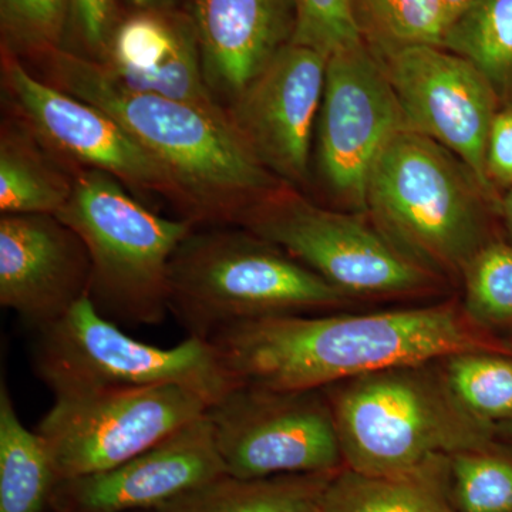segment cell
Masks as SVG:
<instances>
[{"label":"cell","instance_id":"obj_1","mask_svg":"<svg viewBox=\"0 0 512 512\" xmlns=\"http://www.w3.org/2000/svg\"><path fill=\"white\" fill-rule=\"evenodd\" d=\"M239 384L309 392L349 379L493 349L451 308L268 316L208 340Z\"/></svg>","mask_w":512,"mask_h":512},{"label":"cell","instance_id":"obj_2","mask_svg":"<svg viewBox=\"0 0 512 512\" xmlns=\"http://www.w3.org/2000/svg\"><path fill=\"white\" fill-rule=\"evenodd\" d=\"M43 57L53 86L109 114L160 164L195 227L238 224L249 208L279 190L278 178L238 136L227 110L134 92L96 60L62 49Z\"/></svg>","mask_w":512,"mask_h":512},{"label":"cell","instance_id":"obj_3","mask_svg":"<svg viewBox=\"0 0 512 512\" xmlns=\"http://www.w3.org/2000/svg\"><path fill=\"white\" fill-rule=\"evenodd\" d=\"M346 295L281 248L224 225L192 229L171 259L170 313L188 338L211 340L239 323L339 305Z\"/></svg>","mask_w":512,"mask_h":512},{"label":"cell","instance_id":"obj_4","mask_svg":"<svg viewBox=\"0 0 512 512\" xmlns=\"http://www.w3.org/2000/svg\"><path fill=\"white\" fill-rule=\"evenodd\" d=\"M124 187L104 171H80L56 217L87 249L97 311L117 325H158L170 312L171 259L197 227L148 210Z\"/></svg>","mask_w":512,"mask_h":512},{"label":"cell","instance_id":"obj_5","mask_svg":"<svg viewBox=\"0 0 512 512\" xmlns=\"http://www.w3.org/2000/svg\"><path fill=\"white\" fill-rule=\"evenodd\" d=\"M330 409L343 460L367 476L429 473L444 454L483 450L488 441L485 421L414 367L356 377Z\"/></svg>","mask_w":512,"mask_h":512},{"label":"cell","instance_id":"obj_6","mask_svg":"<svg viewBox=\"0 0 512 512\" xmlns=\"http://www.w3.org/2000/svg\"><path fill=\"white\" fill-rule=\"evenodd\" d=\"M493 201L470 170L431 138L404 128L376 158L366 210L416 261L466 265L485 238V207Z\"/></svg>","mask_w":512,"mask_h":512},{"label":"cell","instance_id":"obj_7","mask_svg":"<svg viewBox=\"0 0 512 512\" xmlns=\"http://www.w3.org/2000/svg\"><path fill=\"white\" fill-rule=\"evenodd\" d=\"M36 332L33 367L55 399L181 384L211 406L239 386L208 340L187 338L168 349L140 342L101 315L89 295Z\"/></svg>","mask_w":512,"mask_h":512},{"label":"cell","instance_id":"obj_8","mask_svg":"<svg viewBox=\"0 0 512 512\" xmlns=\"http://www.w3.org/2000/svg\"><path fill=\"white\" fill-rule=\"evenodd\" d=\"M210 403L181 384L57 397L40 420L57 480L120 466L204 416Z\"/></svg>","mask_w":512,"mask_h":512},{"label":"cell","instance_id":"obj_9","mask_svg":"<svg viewBox=\"0 0 512 512\" xmlns=\"http://www.w3.org/2000/svg\"><path fill=\"white\" fill-rule=\"evenodd\" d=\"M345 293H399L429 284L426 271L355 217L281 190L238 222Z\"/></svg>","mask_w":512,"mask_h":512},{"label":"cell","instance_id":"obj_10","mask_svg":"<svg viewBox=\"0 0 512 512\" xmlns=\"http://www.w3.org/2000/svg\"><path fill=\"white\" fill-rule=\"evenodd\" d=\"M225 473L238 478L330 473L342 463L332 409L315 393L239 384L207 410Z\"/></svg>","mask_w":512,"mask_h":512},{"label":"cell","instance_id":"obj_11","mask_svg":"<svg viewBox=\"0 0 512 512\" xmlns=\"http://www.w3.org/2000/svg\"><path fill=\"white\" fill-rule=\"evenodd\" d=\"M380 59L407 128L460 158L501 211L485 161L501 100L484 74L440 46L406 47Z\"/></svg>","mask_w":512,"mask_h":512},{"label":"cell","instance_id":"obj_12","mask_svg":"<svg viewBox=\"0 0 512 512\" xmlns=\"http://www.w3.org/2000/svg\"><path fill=\"white\" fill-rule=\"evenodd\" d=\"M407 128L382 59L366 42L328 59L318 116L319 173L339 200L366 210L376 158Z\"/></svg>","mask_w":512,"mask_h":512},{"label":"cell","instance_id":"obj_13","mask_svg":"<svg viewBox=\"0 0 512 512\" xmlns=\"http://www.w3.org/2000/svg\"><path fill=\"white\" fill-rule=\"evenodd\" d=\"M3 84L39 140L87 170H99L133 190L177 202L173 181L113 117L79 97L36 79L3 50Z\"/></svg>","mask_w":512,"mask_h":512},{"label":"cell","instance_id":"obj_14","mask_svg":"<svg viewBox=\"0 0 512 512\" xmlns=\"http://www.w3.org/2000/svg\"><path fill=\"white\" fill-rule=\"evenodd\" d=\"M328 59L291 42L229 104L238 136L278 180L308 177Z\"/></svg>","mask_w":512,"mask_h":512},{"label":"cell","instance_id":"obj_15","mask_svg":"<svg viewBox=\"0 0 512 512\" xmlns=\"http://www.w3.org/2000/svg\"><path fill=\"white\" fill-rule=\"evenodd\" d=\"M225 473L207 413L120 466L59 481V512L154 510Z\"/></svg>","mask_w":512,"mask_h":512},{"label":"cell","instance_id":"obj_16","mask_svg":"<svg viewBox=\"0 0 512 512\" xmlns=\"http://www.w3.org/2000/svg\"><path fill=\"white\" fill-rule=\"evenodd\" d=\"M92 264L82 239L55 215L0 217V305L39 330L89 295Z\"/></svg>","mask_w":512,"mask_h":512},{"label":"cell","instance_id":"obj_17","mask_svg":"<svg viewBox=\"0 0 512 512\" xmlns=\"http://www.w3.org/2000/svg\"><path fill=\"white\" fill-rule=\"evenodd\" d=\"M99 63L114 82L134 92L224 111L205 80L191 16L138 10L116 26Z\"/></svg>","mask_w":512,"mask_h":512},{"label":"cell","instance_id":"obj_18","mask_svg":"<svg viewBox=\"0 0 512 512\" xmlns=\"http://www.w3.org/2000/svg\"><path fill=\"white\" fill-rule=\"evenodd\" d=\"M191 20L205 80L231 100L295 32L291 0H194Z\"/></svg>","mask_w":512,"mask_h":512},{"label":"cell","instance_id":"obj_19","mask_svg":"<svg viewBox=\"0 0 512 512\" xmlns=\"http://www.w3.org/2000/svg\"><path fill=\"white\" fill-rule=\"evenodd\" d=\"M336 471L266 478L222 476L198 485L156 512H319Z\"/></svg>","mask_w":512,"mask_h":512},{"label":"cell","instance_id":"obj_20","mask_svg":"<svg viewBox=\"0 0 512 512\" xmlns=\"http://www.w3.org/2000/svg\"><path fill=\"white\" fill-rule=\"evenodd\" d=\"M57 480L45 440L26 429L8 386L0 387V512H42Z\"/></svg>","mask_w":512,"mask_h":512},{"label":"cell","instance_id":"obj_21","mask_svg":"<svg viewBox=\"0 0 512 512\" xmlns=\"http://www.w3.org/2000/svg\"><path fill=\"white\" fill-rule=\"evenodd\" d=\"M441 47L473 64L512 106V0H473L447 26Z\"/></svg>","mask_w":512,"mask_h":512},{"label":"cell","instance_id":"obj_22","mask_svg":"<svg viewBox=\"0 0 512 512\" xmlns=\"http://www.w3.org/2000/svg\"><path fill=\"white\" fill-rule=\"evenodd\" d=\"M67 180L22 131L3 126L0 138L2 214L56 215L69 200Z\"/></svg>","mask_w":512,"mask_h":512},{"label":"cell","instance_id":"obj_23","mask_svg":"<svg viewBox=\"0 0 512 512\" xmlns=\"http://www.w3.org/2000/svg\"><path fill=\"white\" fill-rule=\"evenodd\" d=\"M319 512H453L434 471L407 477L367 476L346 468L329 481Z\"/></svg>","mask_w":512,"mask_h":512},{"label":"cell","instance_id":"obj_24","mask_svg":"<svg viewBox=\"0 0 512 512\" xmlns=\"http://www.w3.org/2000/svg\"><path fill=\"white\" fill-rule=\"evenodd\" d=\"M363 40L377 56L413 46H440L447 29L440 0H352Z\"/></svg>","mask_w":512,"mask_h":512},{"label":"cell","instance_id":"obj_25","mask_svg":"<svg viewBox=\"0 0 512 512\" xmlns=\"http://www.w3.org/2000/svg\"><path fill=\"white\" fill-rule=\"evenodd\" d=\"M448 389L477 419L512 420V360L468 352L451 356Z\"/></svg>","mask_w":512,"mask_h":512},{"label":"cell","instance_id":"obj_26","mask_svg":"<svg viewBox=\"0 0 512 512\" xmlns=\"http://www.w3.org/2000/svg\"><path fill=\"white\" fill-rule=\"evenodd\" d=\"M70 0H0L3 50L45 56L60 49Z\"/></svg>","mask_w":512,"mask_h":512},{"label":"cell","instance_id":"obj_27","mask_svg":"<svg viewBox=\"0 0 512 512\" xmlns=\"http://www.w3.org/2000/svg\"><path fill=\"white\" fill-rule=\"evenodd\" d=\"M454 491L463 512H512V461L483 450L453 458Z\"/></svg>","mask_w":512,"mask_h":512},{"label":"cell","instance_id":"obj_28","mask_svg":"<svg viewBox=\"0 0 512 512\" xmlns=\"http://www.w3.org/2000/svg\"><path fill=\"white\" fill-rule=\"evenodd\" d=\"M468 308L491 323L512 320V247L487 242L466 264Z\"/></svg>","mask_w":512,"mask_h":512},{"label":"cell","instance_id":"obj_29","mask_svg":"<svg viewBox=\"0 0 512 512\" xmlns=\"http://www.w3.org/2000/svg\"><path fill=\"white\" fill-rule=\"evenodd\" d=\"M295 13L292 43L326 57L365 42L352 0H291Z\"/></svg>","mask_w":512,"mask_h":512},{"label":"cell","instance_id":"obj_30","mask_svg":"<svg viewBox=\"0 0 512 512\" xmlns=\"http://www.w3.org/2000/svg\"><path fill=\"white\" fill-rule=\"evenodd\" d=\"M114 0H70V19L84 45L100 59L116 29Z\"/></svg>","mask_w":512,"mask_h":512},{"label":"cell","instance_id":"obj_31","mask_svg":"<svg viewBox=\"0 0 512 512\" xmlns=\"http://www.w3.org/2000/svg\"><path fill=\"white\" fill-rule=\"evenodd\" d=\"M487 173L493 184L512 187V106L498 111L487 141Z\"/></svg>","mask_w":512,"mask_h":512},{"label":"cell","instance_id":"obj_32","mask_svg":"<svg viewBox=\"0 0 512 512\" xmlns=\"http://www.w3.org/2000/svg\"><path fill=\"white\" fill-rule=\"evenodd\" d=\"M440 2L446 12L448 26L473 0H440Z\"/></svg>","mask_w":512,"mask_h":512},{"label":"cell","instance_id":"obj_33","mask_svg":"<svg viewBox=\"0 0 512 512\" xmlns=\"http://www.w3.org/2000/svg\"><path fill=\"white\" fill-rule=\"evenodd\" d=\"M501 214H503L505 224H507L508 231L512 235V187L501 201Z\"/></svg>","mask_w":512,"mask_h":512},{"label":"cell","instance_id":"obj_34","mask_svg":"<svg viewBox=\"0 0 512 512\" xmlns=\"http://www.w3.org/2000/svg\"><path fill=\"white\" fill-rule=\"evenodd\" d=\"M128 2L136 6L137 9L148 10L164 8L168 0H128Z\"/></svg>","mask_w":512,"mask_h":512},{"label":"cell","instance_id":"obj_35","mask_svg":"<svg viewBox=\"0 0 512 512\" xmlns=\"http://www.w3.org/2000/svg\"><path fill=\"white\" fill-rule=\"evenodd\" d=\"M504 430L512 439V420L504 421Z\"/></svg>","mask_w":512,"mask_h":512}]
</instances>
